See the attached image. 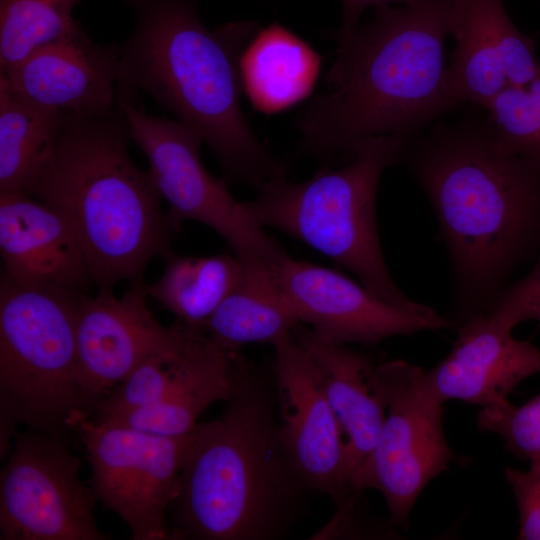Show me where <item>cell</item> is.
Wrapping results in <instances>:
<instances>
[{
	"instance_id": "1",
	"label": "cell",
	"mask_w": 540,
	"mask_h": 540,
	"mask_svg": "<svg viewBox=\"0 0 540 540\" xmlns=\"http://www.w3.org/2000/svg\"><path fill=\"white\" fill-rule=\"evenodd\" d=\"M400 162L427 194L448 246L457 321L485 311L540 243V170L498 147L487 115L411 137Z\"/></svg>"
},
{
	"instance_id": "2",
	"label": "cell",
	"mask_w": 540,
	"mask_h": 540,
	"mask_svg": "<svg viewBox=\"0 0 540 540\" xmlns=\"http://www.w3.org/2000/svg\"><path fill=\"white\" fill-rule=\"evenodd\" d=\"M136 24L119 45L117 98L152 97L197 133L227 182L257 187L286 174L257 138L240 105L239 57L260 26L232 21L208 29L194 0H127Z\"/></svg>"
},
{
	"instance_id": "3",
	"label": "cell",
	"mask_w": 540,
	"mask_h": 540,
	"mask_svg": "<svg viewBox=\"0 0 540 540\" xmlns=\"http://www.w3.org/2000/svg\"><path fill=\"white\" fill-rule=\"evenodd\" d=\"M451 0L375 7L373 19L338 44L326 89L296 119L301 147L328 161L363 140L411 138L451 110L444 44Z\"/></svg>"
},
{
	"instance_id": "4",
	"label": "cell",
	"mask_w": 540,
	"mask_h": 540,
	"mask_svg": "<svg viewBox=\"0 0 540 540\" xmlns=\"http://www.w3.org/2000/svg\"><path fill=\"white\" fill-rule=\"evenodd\" d=\"M129 139L118 105L100 118L68 117L31 193L72 226L97 288L142 282L149 262L177 233L149 172L131 159Z\"/></svg>"
},
{
	"instance_id": "5",
	"label": "cell",
	"mask_w": 540,
	"mask_h": 540,
	"mask_svg": "<svg viewBox=\"0 0 540 540\" xmlns=\"http://www.w3.org/2000/svg\"><path fill=\"white\" fill-rule=\"evenodd\" d=\"M300 485L267 402L248 384L220 417L191 432L172 505L178 524L173 536L274 538L291 515Z\"/></svg>"
},
{
	"instance_id": "6",
	"label": "cell",
	"mask_w": 540,
	"mask_h": 540,
	"mask_svg": "<svg viewBox=\"0 0 540 540\" xmlns=\"http://www.w3.org/2000/svg\"><path fill=\"white\" fill-rule=\"evenodd\" d=\"M409 138L380 135L361 141L352 161L323 167L311 178L293 182L284 175L256 187L246 206L263 228L277 229L355 274L377 297L400 307L426 312L432 308L407 297L396 285L382 251L376 215L383 172L401 161Z\"/></svg>"
},
{
	"instance_id": "7",
	"label": "cell",
	"mask_w": 540,
	"mask_h": 540,
	"mask_svg": "<svg viewBox=\"0 0 540 540\" xmlns=\"http://www.w3.org/2000/svg\"><path fill=\"white\" fill-rule=\"evenodd\" d=\"M19 287L0 278L1 457L15 426L61 437L89 403L77 382L79 294Z\"/></svg>"
},
{
	"instance_id": "8",
	"label": "cell",
	"mask_w": 540,
	"mask_h": 540,
	"mask_svg": "<svg viewBox=\"0 0 540 540\" xmlns=\"http://www.w3.org/2000/svg\"><path fill=\"white\" fill-rule=\"evenodd\" d=\"M386 401V416L377 442L355 479L353 491L380 492L393 525L407 528L412 509L435 477L450 463L462 461L446 441L444 402L426 379V371L404 360L376 365Z\"/></svg>"
},
{
	"instance_id": "9",
	"label": "cell",
	"mask_w": 540,
	"mask_h": 540,
	"mask_svg": "<svg viewBox=\"0 0 540 540\" xmlns=\"http://www.w3.org/2000/svg\"><path fill=\"white\" fill-rule=\"evenodd\" d=\"M129 136L146 156L152 181L168 204L167 214L179 232L186 221L199 222L224 238L242 258L272 261L284 249L238 201L227 181L203 165L201 137L177 120L153 116L117 98Z\"/></svg>"
},
{
	"instance_id": "10",
	"label": "cell",
	"mask_w": 540,
	"mask_h": 540,
	"mask_svg": "<svg viewBox=\"0 0 540 540\" xmlns=\"http://www.w3.org/2000/svg\"><path fill=\"white\" fill-rule=\"evenodd\" d=\"M70 427L87 452L96 499L121 518L134 540L169 538L166 512L180 491L191 433L152 434L91 421L87 412Z\"/></svg>"
},
{
	"instance_id": "11",
	"label": "cell",
	"mask_w": 540,
	"mask_h": 540,
	"mask_svg": "<svg viewBox=\"0 0 540 540\" xmlns=\"http://www.w3.org/2000/svg\"><path fill=\"white\" fill-rule=\"evenodd\" d=\"M80 460L59 437L17 433L0 473L1 540H106Z\"/></svg>"
},
{
	"instance_id": "12",
	"label": "cell",
	"mask_w": 540,
	"mask_h": 540,
	"mask_svg": "<svg viewBox=\"0 0 540 540\" xmlns=\"http://www.w3.org/2000/svg\"><path fill=\"white\" fill-rule=\"evenodd\" d=\"M273 275L300 323L335 345H374L386 338L451 326L431 309L391 304L342 273L292 258L284 250L270 262Z\"/></svg>"
},
{
	"instance_id": "13",
	"label": "cell",
	"mask_w": 540,
	"mask_h": 540,
	"mask_svg": "<svg viewBox=\"0 0 540 540\" xmlns=\"http://www.w3.org/2000/svg\"><path fill=\"white\" fill-rule=\"evenodd\" d=\"M145 284L120 297L112 288L79 294L76 307L77 382L92 407L149 356L175 348L184 323L163 326L149 309Z\"/></svg>"
},
{
	"instance_id": "14",
	"label": "cell",
	"mask_w": 540,
	"mask_h": 540,
	"mask_svg": "<svg viewBox=\"0 0 540 540\" xmlns=\"http://www.w3.org/2000/svg\"><path fill=\"white\" fill-rule=\"evenodd\" d=\"M274 349L282 447L302 484L327 494L339 506L352 497L345 483V441L339 423L295 332Z\"/></svg>"
},
{
	"instance_id": "15",
	"label": "cell",
	"mask_w": 540,
	"mask_h": 540,
	"mask_svg": "<svg viewBox=\"0 0 540 540\" xmlns=\"http://www.w3.org/2000/svg\"><path fill=\"white\" fill-rule=\"evenodd\" d=\"M449 32L455 50L446 67L450 108L463 103L484 110L512 84L540 71L535 42L513 23L504 0H451Z\"/></svg>"
},
{
	"instance_id": "16",
	"label": "cell",
	"mask_w": 540,
	"mask_h": 540,
	"mask_svg": "<svg viewBox=\"0 0 540 540\" xmlns=\"http://www.w3.org/2000/svg\"><path fill=\"white\" fill-rule=\"evenodd\" d=\"M119 57V45L94 42L79 24L0 72V80L68 117L100 118L117 108Z\"/></svg>"
},
{
	"instance_id": "17",
	"label": "cell",
	"mask_w": 540,
	"mask_h": 540,
	"mask_svg": "<svg viewBox=\"0 0 540 540\" xmlns=\"http://www.w3.org/2000/svg\"><path fill=\"white\" fill-rule=\"evenodd\" d=\"M0 255L1 274L19 287L76 293L94 285L72 226L30 194L0 193Z\"/></svg>"
},
{
	"instance_id": "18",
	"label": "cell",
	"mask_w": 540,
	"mask_h": 540,
	"mask_svg": "<svg viewBox=\"0 0 540 540\" xmlns=\"http://www.w3.org/2000/svg\"><path fill=\"white\" fill-rule=\"evenodd\" d=\"M456 326L451 351L426 371L429 386L444 403L459 400L481 408L500 403L524 379L540 373V350L485 312Z\"/></svg>"
},
{
	"instance_id": "19",
	"label": "cell",
	"mask_w": 540,
	"mask_h": 540,
	"mask_svg": "<svg viewBox=\"0 0 540 540\" xmlns=\"http://www.w3.org/2000/svg\"><path fill=\"white\" fill-rule=\"evenodd\" d=\"M249 382L237 349L220 344L200 326L188 325L165 398L152 407L103 422L163 436L187 435L211 404L228 401Z\"/></svg>"
},
{
	"instance_id": "20",
	"label": "cell",
	"mask_w": 540,
	"mask_h": 540,
	"mask_svg": "<svg viewBox=\"0 0 540 540\" xmlns=\"http://www.w3.org/2000/svg\"><path fill=\"white\" fill-rule=\"evenodd\" d=\"M306 348L345 441V483L351 496L356 477L371 454L386 416L376 365L367 355L294 330Z\"/></svg>"
},
{
	"instance_id": "21",
	"label": "cell",
	"mask_w": 540,
	"mask_h": 540,
	"mask_svg": "<svg viewBox=\"0 0 540 540\" xmlns=\"http://www.w3.org/2000/svg\"><path fill=\"white\" fill-rule=\"evenodd\" d=\"M321 67L319 54L298 35L275 22L260 27L239 57L242 92L267 114L305 99Z\"/></svg>"
},
{
	"instance_id": "22",
	"label": "cell",
	"mask_w": 540,
	"mask_h": 540,
	"mask_svg": "<svg viewBox=\"0 0 540 540\" xmlns=\"http://www.w3.org/2000/svg\"><path fill=\"white\" fill-rule=\"evenodd\" d=\"M240 258L244 269L239 283L201 327L232 349L254 343L274 346L300 322L277 284L270 262Z\"/></svg>"
},
{
	"instance_id": "23",
	"label": "cell",
	"mask_w": 540,
	"mask_h": 540,
	"mask_svg": "<svg viewBox=\"0 0 540 540\" xmlns=\"http://www.w3.org/2000/svg\"><path fill=\"white\" fill-rule=\"evenodd\" d=\"M68 116L0 80V193H32L50 165Z\"/></svg>"
},
{
	"instance_id": "24",
	"label": "cell",
	"mask_w": 540,
	"mask_h": 540,
	"mask_svg": "<svg viewBox=\"0 0 540 540\" xmlns=\"http://www.w3.org/2000/svg\"><path fill=\"white\" fill-rule=\"evenodd\" d=\"M161 256L163 272L157 281L145 285L147 296L190 326L206 322L237 286L244 269L234 252L188 256L169 247Z\"/></svg>"
},
{
	"instance_id": "25",
	"label": "cell",
	"mask_w": 540,
	"mask_h": 540,
	"mask_svg": "<svg viewBox=\"0 0 540 540\" xmlns=\"http://www.w3.org/2000/svg\"><path fill=\"white\" fill-rule=\"evenodd\" d=\"M78 1L0 0V72L77 27L72 11Z\"/></svg>"
},
{
	"instance_id": "26",
	"label": "cell",
	"mask_w": 540,
	"mask_h": 540,
	"mask_svg": "<svg viewBox=\"0 0 540 540\" xmlns=\"http://www.w3.org/2000/svg\"><path fill=\"white\" fill-rule=\"evenodd\" d=\"M485 111L498 147L540 170V73L526 86H507Z\"/></svg>"
},
{
	"instance_id": "27",
	"label": "cell",
	"mask_w": 540,
	"mask_h": 540,
	"mask_svg": "<svg viewBox=\"0 0 540 540\" xmlns=\"http://www.w3.org/2000/svg\"><path fill=\"white\" fill-rule=\"evenodd\" d=\"M184 325L182 339L175 348L146 358L113 388V392L93 403L97 420H109L143 410L165 398L172 386L177 358L187 336L188 326Z\"/></svg>"
},
{
	"instance_id": "28",
	"label": "cell",
	"mask_w": 540,
	"mask_h": 540,
	"mask_svg": "<svg viewBox=\"0 0 540 540\" xmlns=\"http://www.w3.org/2000/svg\"><path fill=\"white\" fill-rule=\"evenodd\" d=\"M476 423L481 432L500 436L514 457L529 462L530 470L540 472V394L519 406L505 400L482 407Z\"/></svg>"
},
{
	"instance_id": "29",
	"label": "cell",
	"mask_w": 540,
	"mask_h": 540,
	"mask_svg": "<svg viewBox=\"0 0 540 540\" xmlns=\"http://www.w3.org/2000/svg\"><path fill=\"white\" fill-rule=\"evenodd\" d=\"M483 312L511 329L524 321H540V258L525 277L502 290Z\"/></svg>"
},
{
	"instance_id": "30",
	"label": "cell",
	"mask_w": 540,
	"mask_h": 540,
	"mask_svg": "<svg viewBox=\"0 0 540 540\" xmlns=\"http://www.w3.org/2000/svg\"><path fill=\"white\" fill-rule=\"evenodd\" d=\"M504 474L518 507V539L540 540V472L507 467Z\"/></svg>"
},
{
	"instance_id": "31",
	"label": "cell",
	"mask_w": 540,
	"mask_h": 540,
	"mask_svg": "<svg viewBox=\"0 0 540 540\" xmlns=\"http://www.w3.org/2000/svg\"><path fill=\"white\" fill-rule=\"evenodd\" d=\"M412 0H341L342 4V24L335 32L334 39L341 44L348 40L359 26L362 13L369 7L407 4Z\"/></svg>"
}]
</instances>
